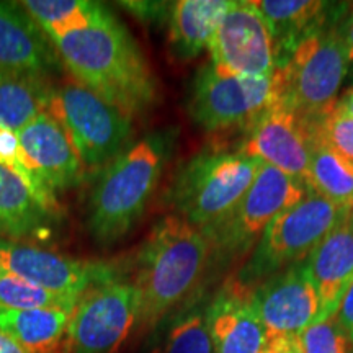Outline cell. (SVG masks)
I'll return each instance as SVG.
<instances>
[{"label":"cell","mask_w":353,"mask_h":353,"mask_svg":"<svg viewBox=\"0 0 353 353\" xmlns=\"http://www.w3.org/2000/svg\"><path fill=\"white\" fill-rule=\"evenodd\" d=\"M296 353H353V343L337 316L312 322L294 339Z\"/></svg>","instance_id":"obj_28"},{"label":"cell","mask_w":353,"mask_h":353,"mask_svg":"<svg viewBox=\"0 0 353 353\" xmlns=\"http://www.w3.org/2000/svg\"><path fill=\"white\" fill-rule=\"evenodd\" d=\"M348 213H350V219H352V226H353V206L350 210H348Z\"/></svg>","instance_id":"obj_36"},{"label":"cell","mask_w":353,"mask_h":353,"mask_svg":"<svg viewBox=\"0 0 353 353\" xmlns=\"http://www.w3.org/2000/svg\"><path fill=\"white\" fill-rule=\"evenodd\" d=\"M232 0H179L170 3V51L176 59L192 61L208 50L219 21L226 15Z\"/></svg>","instance_id":"obj_20"},{"label":"cell","mask_w":353,"mask_h":353,"mask_svg":"<svg viewBox=\"0 0 353 353\" xmlns=\"http://www.w3.org/2000/svg\"><path fill=\"white\" fill-rule=\"evenodd\" d=\"M0 268L72 301L120 273L110 263L72 259L3 237H0Z\"/></svg>","instance_id":"obj_11"},{"label":"cell","mask_w":353,"mask_h":353,"mask_svg":"<svg viewBox=\"0 0 353 353\" xmlns=\"http://www.w3.org/2000/svg\"><path fill=\"white\" fill-rule=\"evenodd\" d=\"M339 30H341V37L343 46H345L348 63L353 65V6L347 7V12L343 13Z\"/></svg>","instance_id":"obj_32"},{"label":"cell","mask_w":353,"mask_h":353,"mask_svg":"<svg viewBox=\"0 0 353 353\" xmlns=\"http://www.w3.org/2000/svg\"><path fill=\"white\" fill-rule=\"evenodd\" d=\"M214 353H263L267 334L260 317L255 286L229 276L206 307Z\"/></svg>","instance_id":"obj_15"},{"label":"cell","mask_w":353,"mask_h":353,"mask_svg":"<svg viewBox=\"0 0 353 353\" xmlns=\"http://www.w3.org/2000/svg\"><path fill=\"white\" fill-rule=\"evenodd\" d=\"M260 167L239 149H203L175 172L164 201L172 214L208 231L236 208Z\"/></svg>","instance_id":"obj_4"},{"label":"cell","mask_w":353,"mask_h":353,"mask_svg":"<svg viewBox=\"0 0 353 353\" xmlns=\"http://www.w3.org/2000/svg\"><path fill=\"white\" fill-rule=\"evenodd\" d=\"M70 314L54 307L0 309V332L30 353H65Z\"/></svg>","instance_id":"obj_22"},{"label":"cell","mask_w":353,"mask_h":353,"mask_svg":"<svg viewBox=\"0 0 353 353\" xmlns=\"http://www.w3.org/2000/svg\"><path fill=\"white\" fill-rule=\"evenodd\" d=\"M345 3H335L327 19L316 26L281 69L285 82L283 100L304 120L325 114L337 103L350 63L343 46L341 20Z\"/></svg>","instance_id":"obj_5"},{"label":"cell","mask_w":353,"mask_h":353,"mask_svg":"<svg viewBox=\"0 0 353 353\" xmlns=\"http://www.w3.org/2000/svg\"><path fill=\"white\" fill-rule=\"evenodd\" d=\"M263 353H296L294 352V341L290 343H283V345H273L267 347Z\"/></svg>","instance_id":"obj_35"},{"label":"cell","mask_w":353,"mask_h":353,"mask_svg":"<svg viewBox=\"0 0 353 353\" xmlns=\"http://www.w3.org/2000/svg\"><path fill=\"white\" fill-rule=\"evenodd\" d=\"M51 41L70 77L128 117L145 112L156 101V79L144 52L117 17Z\"/></svg>","instance_id":"obj_1"},{"label":"cell","mask_w":353,"mask_h":353,"mask_svg":"<svg viewBox=\"0 0 353 353\" xmlns=\"http://www.w3.org/2000/svg\"><path fill=\"white\" fill-rule=\"evenodd\" d=\"M20 145L39 179L52 193L64 192L82 182L83 167L81 157L64 126L44 112L17 132Z\"/></svg>","instance_id":"obj_17"},{"label":"cell","mask_w":353,"mask_h":353,"mask_svg":"<svg viewBox=\"0 0 353 353\" xmlns=\"http://www.w3.org/2000/svg\"><path fill=\"white\" fill-rule=\"evenodd\" d=\"M138 291L120 273L79 298L65 334V353H117L138 324Z\"/></svg>","instance_id":"obj_10"},{"label":"cell","mask_w":353,"mask_h":353,"mask_svg":"<svg viewBox=\"0 0 353 353\" xmlns=\"http://www.w3.org/2000/svg\"><path fill=\"white\" fill-rule=\"evenodd\" d=\"M245 156L259 159L286 175L306 183L309 170L307 123L281 97L265 112L242 139L239 148Z\"/></svg>","instance_id":"obj_14"},{"label":"cell","mask_w":353,"mask_h":353,"mask_svg":"<svg viewBox=\"0 0 353 353\" xmlns=\"http://www.w3.org/2000/svg\"><path fill=\"white\" fill-rule=\"evenodd\" d=\"M283 94L281 69L270 77H249L208 63L193 77L187 110L193 123L206 132L247 131Z\"/></svg>","instance_id":"obj_6"},{"label":"cell","mask_w":353,"mask_h":353,"mask_svg":"<svg viewBox=\"0 0 353 353\" xmlns=\"http://www.w3.org/2000/svg\"><path fill=\"white\" fill-rule=\"evenodd\" d=\"M51 88L48 82L0 76V128L19 132L48 112Z\"/></svg>","instance_id":"obj_25"},{"label":"cell","mask_w":353,"mask_h":353,"mask_svg":"<svg viewBox=\"0 0 353 353\" xmlns=\"http://www.w3.org/2000/svg\"><path fill=\"white\" fill-rule=\"evenodd\" d=\"M174 138L152 132L130 144L101 170L90 200L87 226L101 245L126 236L141 219L161 182Z\"/></svg>","instance_id":"obj_3"},{"label":"cell","mask_w":353,"mask_h":353,"mask_svg":"<svg viewBox=\"0 0 353 353\" xmlns=\"http://www.w3.org/2000/svg\"><path fill=\"white\" fill-rule=\"evenodd\" d=\"M348 210L306 259L321 303L316 321L337 314L343 294L353 283V226Z\"/></svg>","instance_id":"obj_18"},{"label":"cell","mask_w":353,"mask_h":353,"mask_svg":"<svg viewBox=\"0 0 353 353\" xmlns=\"http://www.w3.org/2000/svg\"><path fill=\"white\" fill-rule=\"evenodd\" d=\"M20 6L51 39L95 28L114 17L103 3L88 0H26Z\"/></svg>","instance_id":"obj_23"},{"label":"cell","mask_w":353,"mask_h":353,"mask_svg":"<svg viewBox=\"0 0 353 353\" xmlns=\"http://www.w3.org/2000/svg\"><path fill=\"white\" fill-rule=\"evenodd\" d=\"M61 64L51 38L25 8L0 2V76L48 82Z\"/></svg>","instance_id":"obj_16"},{"label":"cell","mask_w":353,"mask_h":353,"mask_svg":"<svg viewBox=\"0 0 353 353\" xmlns=\"http://www.w3.org/2000/svg\"><path fill=\"white\" fill-rule=\"evenodd\" d=\"M48 113L68 131L85 169L107 167L130 148L132 118L76 79L51 88Z\"/></svg>","instance_id":"obj_7"},{"label":"cell","mask_w":353,"mask_h":353,"mask_svg":"<svg viewBox=\"0 0 353 353\" xmlns=\"http://www.w3.org/2000/svg\"><path fill=\"white\" fill-rule=\"evenodd\" d=\"M337 319L341 322V325L345 330L348 339L353 343V283L348 286L347 293L343 294L341 306L337 309Z\"/></svg>","instance_id":"obj_31"},{"label":"cell","mask_w":353,"mask_h":353,"mask_svg":"<svg viewBox=\"0 0 353 353\" xmlns=\"http://www.w3.org/2000/svg\"><path fill=\"white\" fill-rule=\"evenodd\" d=\"M267 23L276 52L278 69L283 68L296 46L327 19L332 3L319 0H252Z\"/></svg>","instance_id":"obj_19"},{"label":"cell","mask_w":353,"mask_h":353,"mask_svg":"<svg viewBox=\"0 0 353 353\" xmlns=\"http://www.w3.org/2000/svg\"><path fill=\"white\" fill-rule=\"evenodd\" d=\"M52 214L17 172L0 164V237L20 241L38 236L48 231Z\"/></svg>","instance_id":"obj_21"},{"label":"cell","mask_w":353,"mask_h":353,"mask_svg":"<svg viewBox=\"0 0 353 353\" xmlns=\"http://www.w3.org/2000/svg\"><path fill=\"white\" fill-rule=\"evenodd\" d=\"M208 51L214 68L239 76L270 77L278 69L272 34L252 0H232Z\"/></svg>","instance_id":"obj_12"},{"label":"cell","mask_w":353,"mask_h":353,"mask_svg":"<svg viewBox=\"0 0 353 353\" xmlns=\"http://www.w3.org/2000/svg\"><path fill=\"white\" fill-rule=\"evenodd\" d=\"M121 6H125L138 19L145 21L167 20L170 10V3L167 2H123Z\"/></svg>","instance_id":"obj_30"},{"label":"cell","mask_w":353,"mask_h":353,"mask_svg":"<svg viewBox=\"0 0 353 353\" xmlns=\"http://www.w3.org/2000/svg\"><path fill=\"white\" fill-rule=\"evenodd\" d=\"M0 353H30L25 350L20 343H17L12 337H8L7 334L0 332Z\"/></svg>","instance_id":"obj_34"},{"label":"cell","mask_w":353,"mask_h":353,"mask_svg":"<svg viewBox=\"0 0 353 353\" xmlns=\"http://www.w3.org/2000/svg\"><path fill=\"white\" fill-rule=\"evenodd\" d=\"M267 347L293 342L319 317L321 303L306 260L255 285Z\"/></svg>","instance_id":"obj_13"},{"label":"cell","mask_w":353,"mask_h":353,"mask_svg":"<svg viewBox=\"0 0 353 353\" xmlns=\"http://www.w3.org/2000/svg\"><path fill=\"white\" fill-rule=\"evenodd\" d=\"M345 210L309 190L303 201L276 216L265 229L237 276L255 286L306 260Z\"/></svg>","instance_id":"obj_8"},{"label":"cell","mask_w":353,"mask_h":353,"mask_svg":"<svg viewBox=\"0 0 353 353\" xmlns=\"http://www.w3.org/2000/svg\"><path fill=\"white\" fill-rule=\"evenodd\" d=\"M211 262L200 229L176 214L154 224L136 255L132 285L138 291V330L154 329L195 293Z\"/></svg>","instance_id":"obj_2"},{"label":"cell","mask_w":353,"mask_h":353,"mask_svg":"<svg viewBox=\"0 0 353 353\" xmlns=\"http://www.w3.org/2000/svg\"><path fill=\"white\" fill-rule=\"evenodd\" d=\"M76 304L0 268V309L54 307L72 312Z\"/></svg>","instance_id":"obj_27"},{"label":"cell","mask_w":353,"mask_h":353,"mask_svg":"<svg viewBox=\"0 0 353 353\" xmlns=\"http://www.w3.org/2000/svg\"><path fill=\"white\" fill-rule=\"evenodd\" d=\"M206 307L193 306L182 312L172 322L152 353H214Z\"/></svg>","instance_id":"obj_26"},{"label":"cell","mask_w":353,"mask_h":353,"mask_svg":"<svg viewBox=\"0 0 353 353\" xmlns=\"http://www.w3.org/2000/svg\"><path fill=\"white\" fill-rule=\"evenodd\" d=\"M335 107L342 110L347 117L353 118V87L347 88L342 95H339V100L337 103H335Z\"/></svg>","instance_id":"obj_33"},{"label":"cell","mask_w":353,"mask_h":353,"mask_svg":"<svg viewBox=\"0 0 353 353\" xmlns=\"http://www.w3.org/2000/svg\"><path fill=\"white\" fill-rule=\"evenodd\" d=\"M306 185L311 192L341 208L353 206V162L319 141L309 138V170Z\"/></svg>","instance_id":"obj_24"},{"label":"cell","mask_w":353,"mask_h":353,"mask_svg":"<svg viewBox=\"0 0 353 353\" xmlns=\"http://www.w3.org/2000/svg\"><path fill=\"white\" fill-rule=\"evenodd\" d=\"M307 192L303 180L262 162L252 185L236 208L216 226L203 231L210 242L211 257L232 259L252 252L272 221L303 201Z\"/></svg>","instance_id":"obj_9"},{"label":"cell","mask_w":353,"mask_h":353,"mask_svg":"<svg viewBox=\"0 0 353 353\" xmlns=\"http://www.w3.org/2000/svg\"><path fill=\"white\" fill-rule=\"evenodd\" d=\"M309 138L319 141L353 162V118L334 105L327 113L314 120H306Z\"/></svg>","instance_id":"obj_29"}]
</instances>
